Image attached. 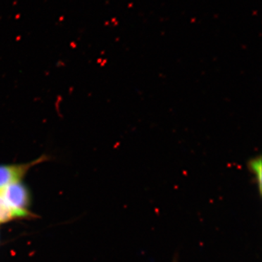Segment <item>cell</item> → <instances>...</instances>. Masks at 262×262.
<instances>
[{
    "instance_id": "6da1fadb",
    "label": "cell",
    "mask_w": 262,
    "mask_h": 262,
    "mask_svg": "<svg viewBox=\"0 0 262 262\" xmlns=\"http://www.w3.org/2000/svg\"><path fill=\"white\" fill-rule=\"evenodd\" d=\"M8 206L12 208L18 219L34 217L29 211L31 204L30 192L27 186L20 182L13 183L0 190Z\"/></svg>"
},
{
    "instance_id": "7a4b0ae2",
    "label": "cell",
    "mask_w": 262,
    "mask_h": 262,
    "mask_svg": "<svg viewBox=\"0 0 262 262\" xmlns=\"http://www.w3.org/2000/svg\"><path fill=\"white\" fill-rule=\"evenodd\" d=\"M45 160L46 157H41L30 163L0 165V190L13 183L20 182L30 168Z\"/></svg>"
},
{
    "instance_id": "3957f363",
    "label": "cell",
    "mask_w": 262,
    "mask_h": 262,
    "mask_svg": "<svg viewBox=\"0 0 262 262\" xmlns=\"http://www.w3.org/2000/svg\"><path fill=\"white\" fill-rule=\"evenodd\" d=\"M248 170L253 176V180L258 188V194H261V158L260 155L251 158L248 162Z\"/></svg>"
},
{
    "instance_id": "277c9868",
    "label": "cell",
    "mask_w": 262,
    "mask_h": 262,
    "mask_svg": "<svg viewBox=\"0 0 262 262\" xmlns=\"http://www.w3.org/2000/svg\"><path fill=\"white\" fill-rule=\"evenodd\" d=\"M15 219H18V216L0 194V224L6 223Z\"/></svg>"
}]
</instances>
